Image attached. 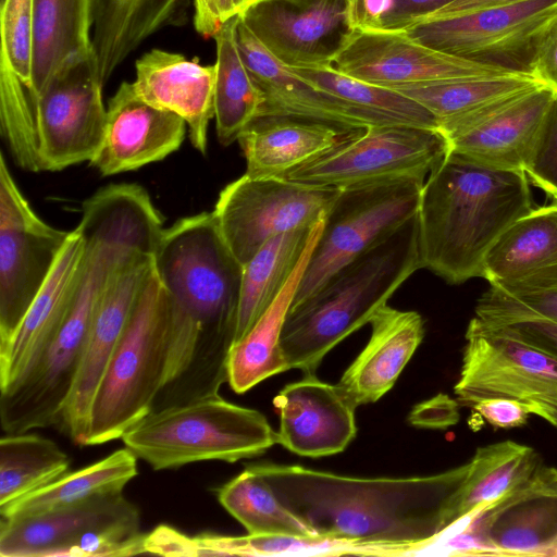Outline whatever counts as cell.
I'll list each match as a JSON object with an SVG mask.
<instances>
[{
  "label": "cell",
  "instance_id": "53",
  "mask_svg": "<svg viewBox=\"0 0 557 557\" xmlns=\"http://www.w3.org/2000/svg\"><path fill=\"white\" fill-rule=\"evenodd\" d=\"M550 556H557V543L555 544V546L553 547L552 552H550Z\"/></svg>",
  "mask_w": 557,
  "mask_h": 557
},
{
  "label": "cell",
  "instance_id": "39",
  "mask_svg": "<svg viewBox=\"0 0 557 557\" xmlns=\"http://www.w3.org/2000/svg\"><path fill=\"white\" fill-rule=\"evenodd\" d=\"M544 85L529 74L476 77L393 89L417 101L437 123L474 113L507 97Z\"/></svg>",
  "mask_w": 557,
  "mask_h": 557
},
{
  "label": "cell",
  "instance_id": "19",
  "mask_svg": "<svg viewBox=\"0 0 557 557\" xmlns=\"http://www.w3.org/2000/svg\"><path fill=\"white\" fill-rule=\"evenodd\" d=\"M457 523L491 556H550L557 543V469L543 462L522 485Z\"/></svg>",
  "mask_w": 557,
  "mask_h": 557
},
{
  "label": "cell",
  "instance_id": "11",
  "mask_svg": "<svg viewBox=\"0 0 557 557\" xmlns=\"http://www.w3.org/2000/svg\"><path fill=\"white\" fill-rule=\"evenodd\" d=\"M425 180L400 178L342 189L325 215L290 307L417 215Z\"/></svg>",
  "mask_w": 557,
  "mask_h": 557
},
{
  "label": "cell",
  "instance_id": "8",
  "mask_svg": "<svg viewBox=\"0 0 557 557\" xmlns=\"http://www.w3.org/2000/svg\"><path fill=\"white\" fill-rule=\"evenodd\" d=\"M122 441L153 470H163L256 457L277 444V436L261 412L215 395L152 411Z\"/></svg>",
  "mask_w": 557,
  "mask_h": 557
},
{
  "label": "cell",
  "instance_id": "22",
  "mask_svg": "<svg viewBox=\"0 0 557 557\" xmlns=\"http://www.w3.org/2000/svg\"><path fill=\"white\" fill-rule=\"evenodd\" d=\"M236 37L243 60L264 97L258 116H294L344 131L397 124L384 115L318 90L296 76L260 42L239 15Z\"/></svg>",
  "mask_w": 557,
  "mask_h": 557
},
{
  "label": "cell",
  "instance_id": "3",
  "mask_svg": "<svg viewBox=\"0 0 557 557\" xmlns=\"http://www.w3.org/2000/svg\"><path fill=\"white\" fill-rule=\"evenodd\" d=\"M529 182L523 171L486 168L448 150L421 190L420 268L450 284L482 277L492 245L534 209Z\"/></svg>",
  "mask_w": 557,
  "mask_h": 557
},
{
  "label": "cell",
  "instance_id": "55",
  "mask_svg": "<svg viewBox=\"0 0 557 557\" xmlns=\"http://www.w3.org/2000/svg\"><path fill=\"white\" fill-rule=\"evenodd\" d=\"M2 1V0H1Z\"/></svg>",
  "mask_w": 557,
  "mask_h": 557
},
{
  "label": "cell",
  "instance_id": "29",
  "mask_svg": "<svg viewBox=\"0 0 557 557\" xmlns=\"http://www.w3.org/2000/svg\"><path fill=\"white\" fill-rule=\"evenodd\" d=\"M187 0H91V45L103 85L146 39L175 24Z\"/></svg>",
  "mask_w": 557,
  "mask_h": 557
},
{
  "label": "cell",
  "instance_id": "18",
  "mask_svg": "<svg viewBox=\"0 0 557 557\" xmlns=\"http://www.w3.org/2000/svg\"><path fill=\"white\" fill-rule=\"evenodd\" d=\"M152 273V255L132 249L112 271L98 298L79 370L58 424L77 445H86L95 394Z\"/></svg>",
  "mask_w": 557,
  "mask_h": 557
},
{
  "label": "cell",
  "instance_id": "15",
  "mask_svg": "<svg viewBox=\"0 0 557 557\" xmlns=\"http://www.w3.org/2000/svg\"><path fill=\"white\" fill-rule=\"evenodd\" d=\"M70 232L54 228L35 213L1 153L0 348L14 336Z\"/></svg>",
  "mask_w": 557,
  "mask_h": 557
},
{
  "label": "cell",
  "instance_id": "30",
  "mask_svg": "<svg viewBox=\"0 0 557 557\" xmlns=\"http://www.w3.org/2000/svg\"><path fill=\"white\" fill-rule=\"evenodd\" d=\"M323 218L286 285L248 333L236 342L230 352L227 383L237 394H244L265 379L288 370L281 347V334L298 285L311 253L322 233Z\"/></svg>",
  "mask_w": 557,
  "mask_h": 557
},
{
  "label": "cell",
  "instance_id": "49",
  "mask_svg": "<svg viewBox=\"0 0 557 557\" xmlns=\"http://www.w3.org/2000/svg\"><path fill=\"white\" fill-rule=\"evenodd\" d=\"M532 75L557 94V22L537 49Z\"/></svg>",
  "mask_w": 557,
  "mask_h": 557
},
{
  "label": "cell",
  "instance_id": "44",
  "mask_svg": "<svg viewBox=\"0 0 557 557\" xmlns=\"http://www.w3.org/2000/svg\"><path fill=\"white\" fill-rule=\"evenodd\" d=\"M478 324L496 330L539 349L557 357V322L549 320H527L503 325H484L472 318Z\"/></svg>",
  "mask_w": 557,
  "mask_h": 557
},
{
  "label": "cell",
  "instance_id": "41",
  "mask_svg": "<svg viewBox=\"0 0 557 557\" xmlns=\"http://www.w3.org/2000/svg\"><path fill=\"white\" fill-rule=\"evenodd\" d=\"M1 51L12 72L26 88L33 83L34 0L1 1Z\"/></svg>",
  "mask_w": 557,
  "mask_h": 557
},
{
  "label": "cell",
  "instance_id": "7",
  "mask_svg": "<svg viewBox=\"0 0 557 557\" xmlns=\"http://www.w3.org/2000/svg\"><path fill=\"white\" fill-rule=\"evenodd\" d=\"M171 312V297L153 269L95 394L87 446L122 438L152 411L165 371Z\"/></svg>",
  "mask_w": 557,
  "mask_h": 557
},
{
  "label": "cell",
  "instance_id": "23",
  "mask_svg": "<svg viewBox=\"0 0 557 557\" xmlns=\"http://www.w3.org/2000/svg\"><path fill=\"white\" fill-rule=\"evenodd\" d=\"M273 404L280 416L277 444L305 457L343 451L357 433V406L337 384L314 374L284 386Z\"/></svg>",
  "mask_w": 557,
  "mask_h": 557
},
{
  "label": "cell",
  "instance_id": "33",
  "mask_svg": "<svg viewBox=\"0 0 557 557\" xmlns=\"http://www.w3.org/2000/svg\"><path fill=\"white\" fill-rule=\"evenodd\" d=\"M238 15L224 22L212 37L215 41L214 120L221 145L237 141L256 119L264 97L240 54L236 29Z\"/></svg>",
  "mask_w": 557,
  "mask_h": 557
},
{
  "label": "cell",
  "instance_id": "54",
  "mask_svg": "<svg viewBox=\"0 0 557 557\" xmlns=\"http://www.w3.org/2000/svg\"><path fill=\"white\" fill-rule=\"evenodd\" d=\"M553 202L557 203V198L553 199Z\"/></svg>",
  "mask_w": 557,
  "mask_h": 557
},
{
  "label": "cell",
  "instance_id": "35",
  "mask_svg": "<svg viewBox=\"0 0 557 557\" xmlns=\"http://www.w3.org/2000/svg\"><path fill=\"white\" fill-rule=\"evenodd\" d=\"M137 457L127 448L76 471H69L54 482L0 507V518L37 515L74 505L97 495L123 492L137 475Z\"/></svg>",
  "mask_w": 557,
  "mask_h": 557
},
{
  "label": "cell",
  "instance_id": "12",
  "mask_svg": "<svg viewBox=\"0 0 557 557\" xmlns=\"http://www.w3.org/2000/svg\"><path fill=\"white\" fill-rule=\"evenodd\" d=\"M556 22L557 0H525L401 29L442 52L532 75L537 49Z\"/></svg>",
  "mask_w": 557,
  "mask_h": 557
},
{
  "label": "cell",
  "instance_id": "36",
  "mask_svg": "<svg viewBox=\"0 0 557 557\" xmlns=\"http://www.w3.org/2000/svg\"><path fill=\"white\" fill-rule=\"evenodd\" d=\"M216 496L248 534L321 536L283 504L270 483L250 466L221 486Z\"/></svg>",
  "mask_w": 557,
  "mask_h": 557
},
{
  "label": "cell",
  "instance_id": "43",
  "mask_svg": "<svg viewBox=\"0 0 557 557\" xmlns=\"http://www.w3.org/2000/svg\"><path fill=\"white\" fill-rule=\"evenodd\" d=\"M525 174L552 199L557 198V99L553 104Z\"/></svg>",
  "mask_w": 557,
  "mask_h": 557
},
{
  "label": "cell",
  "instance_id": "5",
  "mask_svg": "<svg viewBox=\"0 0 557 557\" xmlns=\"http://www.w3.org/2000/svg\"><path fill=\"white\" fill-rule=\"evenodd\" d=\"M419 269L414 215L341 268L306 300L289 308L281 334L288 370L314 374L326 354L370 323Z\"/></svg>",
  "mask_w": 557,
  "mask_h": 557
},
{
  "label": "cell",
  "instance_id": "9",
  "mask_svg": "<svg viewBox=\"0 0 557 557\" xmlns=\"http://www.w3.org/2000/svg\"><path fill=\"white\" fill-rule=\"evenodd\" d=\"M140 513L123 492L18 517L0 518L1 557H108L145 554Z\"/></svg>",
  "mask_w": 557,
  "mask_h": 557
},
{
  "label": "cell",
  "instance_id": "17",
  "mask_svg": "<svg viewBox=\"0 0 557 557\" xmlns=\"http://www.w3.org/2000/svg\"><path fill=\"white\" fill-rule=\"evenodd\" d=\"M556 99L557 94L542 85L474 113L441 121L437 131L449 151L474 163L525 172Z\"/></svg>",
  "mask_w": 557,
  "mask_h": 557
},
{
  "label": "cell",
  "instance_id": "52",
  "mask_svg": "<svg viewBox=\"0 0 557 557\" xmlns=\"http://www.w3.org/2000/svg\"><path fill=\"white\" fill-rule=\"evenodd\" d=\"M265 0H238L239 14L251 8L252 5L260 3Z\"/></svg>",
  "mask_w": 557,
  "mask_h": 557
},
{
  "label": "cell",
  "instance_id": "45",
  "mask_svg": "<svg viewBox=\"0 0 557 557\" xmlns=\"http://www.w3.org/2000/svg\"><path fill=\"white\" fill-rule=\"evenodd\" d=\"M395 0H347V25L350 29L385 30L388 28Z\"/></svg>",
  "mask_w": 557,
  "mask_h": 557
},
{
  "label": "cell",
  "instance_id": "37",
  "mask_svg": "<svg viewBox=\"0 0 557 557\" xmlns=\"http://www.w3.org/2000/svg\"><path fill=\"white\" fill-rule=\"evenodd\" d=\"M70 457L51 440L37 434H7L0 440V507L60 479Z\"/></svg>",
  "mask_w": 557,
  "mask_h": 557
},
{
  "label": "cell",
  "instance_id": "47",
  "mask_svg": "<svg viewBox=\"0 0 557 557\" xmlns=\"http://www.w3.org/2000/svg\"><path fill=\"white\" fill-rule=\"evenodd\" d=\"M194 25L205 37H213L221 25L239 14L238 0H194Z\"/></svg>",
  "mask_w": 557,
  "mask_h": 557
},
{
  "label": "cell",
  "instance_id": "13",
  "mask_svg": "<svg viewBox=\"0 0 557 557\" xmlns=\"http://www.w3.org/2000/svg\"><path fill=\"white\" fill-rule=\"evenodd\" d=\"M465 338L454 387L459 405L471 407L492 397L513 399L557 428V357L472 319Z\"/></svg>",
  "mask_w": 557,
  "mask_h": 557
},
{
  "label": "cell",
  "instance_id": "38",
  "mask_svg": "<svg viewBox=\"0 0 557 557\" xmlns=\"http://www.w3.org/2000/svg\"><path fill=\"white\" fill-rule=\"evenodd\" d=\"M287 67L315 89L384 115L397 124L437 129L434 115L417 101L396 90L343 74L332 62Z\"/></svg>",
  "mask_w": 557,
  "mask_h": 557
},
{
  "label": "cell",
  "instance_id": "16",
  "mask_svg": "<svg viewBox=\"0 0 557 557\" xmlns=\"http://www.w3.org/2000/svg\"><path fill=\"white\" fill-rule=\"evenodd\" d=\"M332 63L343 74L389 89L518 74L442 52L404 29H350Z\"/></svg>",
  "mask_w": 557,
  "mask_h": 557
},
{
  "label": "cell",
  "instance_id": "48",
  "mask_svg": "<svg viewBox=\"0 0 557 557\" xmlns=\"http://www.w3.org/2000/svg\"><path fill=\"white\" fill-rule=\"evenodd\" d=\"M459 420V403L449 396L440 394L420 404L412 411L411 422L424 428L445 429Z\"/></svg>",
  "mask_w": 557,
  "mask_h": 557
},
{
  "label": "cell",
  "instance_id": "51",
  "mask_svg": "<svg viewBox=\"0 0 557 557\" xmlns=\"http://www.w3.org/2000/svg\"><path fill=\"white\" fill-rule=\"evenodd\" d=\"M450 1L453 0H395V9L387 29H400L409 21L431 13Z\"/></svg>",
  "mask_w": 557,
  "mask_h": 557
},
{
  "label": "cell",
  "instance_id": "46",
  "mask_svg": "<svg viewBox=\"0 0 557 557\" xmlns=\"http://www.w3.org/2000/svg\"><path fill=\"white\" fill-rule=\"evenodd\" d=\"M471 408L492 426L505 430L524 425L531 414L523 404L503 397L481 399Z\"/></svg>",
  "mask_w": 557,
  "mask_h": 557
},
{
  "label": "cell",
  "instance_id": "4",
  "mask_svg": "<svg viewBox=\"0 0 557 557\" xmlns=\"http://www.w3.org/2000/svg\"><path fill=\"white\" fill-rule=\"evenodd\" d=\"M103 86L92 52L62 66L39 92L0 57V128L14 163L53 172L90 162L104 133Z\"/></svg>",
  "mask_w": 557,
  "mask_h": 557
},
{
  "label": "cell",
  "instance_id": "26",
  "mask_svg": "<svg viewBox=\"0 0 557 557\" xmlns=\"http://www.w3.org/2000/svg\"><path fill=\"white\" fill-rule=\"evenodd\" d=\"M132 83L147 103L173 112L187 124L191 145L207 151L208 126L214 119L215 66L163 49H151L135 63Z\"/></svg>",
  "mask_w": 557,
  "mask_h": 557
},
{
  "label": "cell",
  "instance_id": "10",
  "mask_svg": "<svg viewBox=\"0 0 557 557\" xmlns=\"http://www.w3.org/2000/svg\"><path fill=\"white\" fill-rule=\"evenodd\" d=\"M447 151V140L437 129L377 124L347 131L333 147L285 177L339 189L400 178L425 180Z\"/></svg>",
  "mask_w": 557,
  "mask_h": 557
},
{
  "label": "cell",
  "instance_id": "32",
  "mask_svg": "<svg viewBox=\"0 0 557 557\" xmlns=\"http://www.w3.org/2000/svg\"><path fill=\"white\" fill-rule=\"evenodd\" d=\"M542 463L534 448L510 440L479 447L469 461L466 481L453 509L451 525L504 498Z\"/></svg>",
  "mask_w": 557,
  "mask_h": 557
},
{
  "label": "cell",
  "instance_id": "50",
  "mask_svg": "<svg viewBox=\"0 0 557 557\" xmlns=\"http://www.w3.org/2000/svg\"><path fill=\"white\" fill-rule=\"evenodd\" d=\"M520 1H525V0H453L431 13H428L425 15H422V16H419L417 18L409 21L401 28H404L407 25L413 24V23L449 18V17L459 16V15L467 14V13L474 12V11L482 10V9L505 5V4H510V3L520 2Z\"/></svg>",
  "mask_w": 557,
  "mask_h": 557
},
{
  "label": "cell",
  "instance_id": "40",
  "mask_svg": "<svg viewBox=\"0 0 557 557\" xmlns=\"http://www.w3.org/2000/svg\"><path fill=\"white\" fill-rule=\"evenodd\" d=\"M194 537L196 556L342 555L352 548L327 537L288 534H247L225 536L202 533Z\"/></svg>",
  "mask_w": 557,
  "mask_h": 557
},
{
  "label": "cell",
  "instance_id": "21",
  "mask_svg": "<svg viewBox=\"0 0 557 557\" xmlns=\"http://www.w3.org/2000/svg\"><path fill=\"white\" fill-rule=\"evenodd\" d=\"M186 131L181 116L147 103L123 82L108 102L102 141L89 163L104 176L134 171L176 151Z\"/></svg>",
  "mask_w": 557,
  "mask_h": 557
},
{
  "label": "cell",
  "instance_id": "20",
  "mask_svg": "<svg viewBox=\"0 0 557 557\" xmlns=\"http://www.w3.org/2000/svg\"><path fill=\"white\" fill-rule=\"evenodd\" d=\"M347 0H265L238 14L286 66L332 62L349 30Z\"/></svg>",
  "mask_w": 557,
  "mask_h": 557
},
{
  "label": "cell",
  "instance_id": "42",
  "mask_svg": "<svg viewBox=\"0 0 557 557\" xmlns=\"http://www.w3.org/2000/svg\"><path fill=\"white\" fill-rule=\"evenodd\" d=\"M473 318L490 326L527 320L557 322V293L513 297L490 288L479 298Z\"/></svg>",
  "mask_w": 557,
  "mask_h": 557
},
{
  "label": "cell",
  "instance_id": "24",
  "mask_svg": "<svg viewBox=\"0 0 557 557\" xmlns=\"http://www.w3.org/2000/svg\"><path fill=\"white\" fill-rule=\"evenodd\" d=\"M482 277L508 296L557 293V203L534 208L505 230L484 258Z\"/></svg>",
  "mask_w": 557,
  "mask_h": 557
},
{
  "label": "cell",
  "instance_id": "2",
  "mask_svg": "<svg viewBox=\"0 0 557 557\" xmlns=\"http://www.w3.org/2000/svg\"><path fill=\"white\" fill-rule=\"evenodd\" d=\"M319 535L354 554L412 555L451 525L469 462L424 476L356 478L302 466L251 465Z\"/></svg>",
  "mask_w": 557,
  "mask_h": 557
},
{
  "label": "cell",
  "instance_id": "34",
  "mask_svg": "<svg viewBox=\"0 0 557 557\" xmlns=\"http://www.w3.org/2000/svg\"><path fill=\"white\" fill-rule=\"evenodd\" d=\"M318 223L271 238L244 265L235 343L248 333L286 285Z\"/></svg>",
  "mask_w": 557,
  "mask_h": 557
},
{
  "label": "cell",
  "instance_id": "28",
  "mask_svg": "<svg viewBox=\"0 0 557 557\" xmlns=\"http://www.w3.org/2000/svg\"><path fill=\"white\" fill-rule=\"evenodd\" d=\"M347 131L313 120L260 115L239 134L246 173L285 176L333 147Z\"/></svg>",
  "mask_w": 557,
  "mask_h": 557
},
{
  "label": "cell",
  "instance_id": "27",
  "mask_svg": "<svg viewBox=\"0 0 557 557\" xmlns=\"http://www.w3.org/2000/svg\"><path fill=\"white\" fill-rule=\"evenodd\" d=\"M371 336L337 385L357 407L379 400L395 384L424 335L422 317L387 304L371 321Z\"/></svg>",
  "mask_w": 557,
  "mask_h": 557
},
{
  "label": "cell",
  "instance_id": "25",
  "mask_svg": "<svg viewBox=\"0 0 557 557\" xmlns=\"http://www.w3.org/2000/svg\"><path fill=\"white\" fill-rule=\"evenodd\" d=\"M85 259L86 244L76 227L14 336L0 348V389L17 381L60 331L77 294Z\"/></svg>",
  "mask_w": 557,
  "mask_h": 557
},
{
  "label": "cell",
  "instance_id": "1",
  "mask_svg": "<svg viewBox=\"0 0 557 557\" xmlns=\"http://www.w3.org/2000/svg\"><path fill=\"white\" fill-rule=\"evenodd\" d=\"M153 269L172 300L165 371L152 411L219 395L235 344L244 265L212 212L163 230Z\"/></svg>",
  "mask_w": 557,
  "mask_h": 557
},
{
  "label": "cell",
  "instance_id": "6",
  "mask_svg": "<svg viewBox=\"0 0 557 557\" xmlns=\"http://www.w3.org/2000/svg\"><path fill=\"white\" fill-rule=\"evenodd\" d=\"M86 244L82 281L63 325L32 367L0 389V425L5 434L58 426L74 386L98 298L112 271L135 248L106 228L81 233Z\"/></svg>",
  "mask_w": 557,
  "mask_h": 557
},
{
  "label": "cell",
  "instance_id": "14",
  "mask_svg": "<svg viewBox=\"0 0 557 557\" xmlns=\"http://www.w3.org/2000/svg\"><path fill=\"white\" fill-rule=\"evenodd\" d=\"M341 190L244 174L221 190L212 213L227 247L245 265L271 238L315 225Z\"/></svg>",
  "mask_w": 557,
  "mask_h": 557
},
{
  "label": "cell",
  "instance_id": "31",
  "mask_svg": "<svg viewBox=\"0 0 557 557\" xmlns=\"http://www.w3.org/2000/svg\"><path fill=\"white\" fill-rule=\"evenodd\" d=\"M91 26V0H34L29 92H39L62 66L92 52Z\"/></svg>",
  "mask_w": 557,
  "mask_h": 557
}]
</instances>
